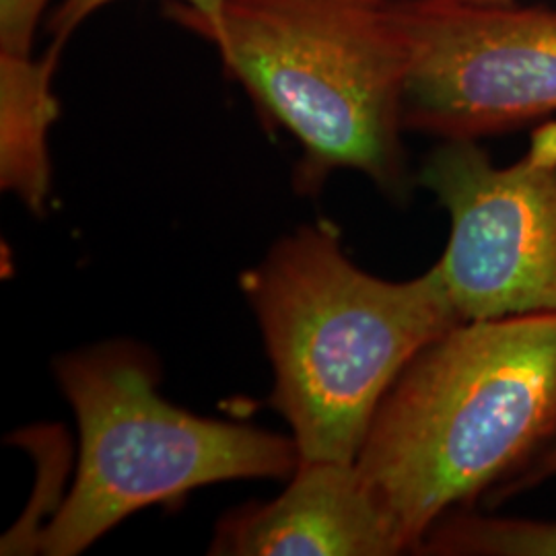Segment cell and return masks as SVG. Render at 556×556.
I'll list each match as a JSON object with an SVG mask.
<instances>
[{
	"instance_id": "cell-1",
	"label": "cell",
	"mask_w": 556,
	"mask_h": 556,
	"mask_svg": "<svg viewBox=\"0 0 556 556\" xmlns=\"http://www.w3.org/2000/svg\"><path fill=\"white\" fill-rule=\"evenodd\" d=\"M556 439V314L459 321L379 404L358 475L408 553L456 505L497 491Z\"/></svg>"
},
{
	"instance_id": "cell-2",
	"label": "cell",
	"mask_w": 556,
	"mask_h": 556,
	"mask_svg": "<svg viewBox=\"0 0 556 556\" xmlns=\"http://www.w3.org/2000/svg\"><path fill=\"white\" fill-rule=\"evenodd\" d=\"M241 289L275 367L273 404L301 459L355 464L408 363L464 321L435 266L402 282L371 277L326 223L278 241Z\"/></svg>"
},
{
	"instance_id": "cell-3",
	"label": "cell",
	"mask_w": 556,
	"mask_h": 556,
	"mask_svg": "<svg viewBox=\"0 0 556 556\" xmlns=\"http://www.w3.org/2000/svg\"><path fill=\"white\" fill-rule=\"evenodd\" d=\"M199 36L298 140L301 194H316L337 169L361 172L392 199L408 194L397 0H227Z\"/></svg>"
},
{
	"instance_id": "cell-4",
	"label": "cell",
	"mask_w": 556,
	"mask_h": 556,
	"mask_svg": "<svg viewBox=\"0 0 556 556\" xmlns=\"http://www.w3.org/2000/svg\"><path fill=\"white\" fill-rule=\"evenodd\" d=\"M60 388L79 420L71 495L41 530L38 551L79 555L124 517L239 478H287L295 439L197 417L157 392V363L130 342H105L59 358Z\"/></svg>"
},
{
	"instance_id": "cell-5",
	"label": "cell",
	"mask_w": 556,
	"mask_h": 556,
	"mask_svg": "<svg viewBox=\"0 0 556 556\" xmlns=\"http://www.w3.org/2000/svg\"><path fill=\"white\" fill-rule=\"evenodd\" d=\"M418 184L450 215L435 268L459 318L556 314V119L509 165L478 140H441Z\"/></svg>"
},
{
	"instance_id": "cell-6",
	"label": "cell",
	"mask_w": 556,
	"mask_h": 556,
	"mask_svg": "<svg viewBox=\"0 0 556 556\" xmlns=\"http://www.w3.org/2000/svg\"><path fill=\"white\" fill-rule=\"evenodd\" d=\"M397 17L406 130L480 140L556 116V9L397 0Z\"/></svg>"
},
{
	"instance_id": "cell-7",
	"label": "cell",
	"mask_w": 556,
	"mask_h": 556,
	"mask_svg": "<svg viewBox=\"0 0 556 556\" xmlns=\"http://www.w3.org/2000/svg\"><path fill=\"white\" fill-rule=\"evenodd\" d=\"M396 521L355 464L301 459L287 491L220 521L211 555L394 556Z\"/></svg>"
},
{
	"instance_id": "cell-8",
	"label": "cell",
	"mask_w": 556,
	"mask_h": 556,
	"mask_svg": "<svg viewBox=\"0 0 556 556\" xmlns=\"http://www.w3.org/2000/svg\"><path fill=\"white\" fill-rule=\"evenodd\" d=\"M59 54H0V186L43 215L50 190L48 132L59 118L52 79Z\"/></svg>"
},
{
	"instance_id": "cell-9",
	"label": "cell",
	"mask_w": 556,
	"mask_h": 556,
	"mask_svg": "<svg viewBox=\"0 0 556 556\" xmlns=\"http://www.w3.org/2000/svg\"><path fill=\"white\" fill-rule=\"evenodd\" d=\"M417 555L556 556V521L456 511L418 542Z\"/></svg>"
},
{
	"instance_id": "cell-10",
	"label": "cell",
	"mask_w": 556,
	"mask_h": 556,
	"mask_svg": "<svg viewBox=\"0 0 556 556\" xmlns=\"http://www.w3.org/2000/svg\"><path fill=\"white\" fill-rule=\"evenodd\" d=\"M118 0H64L60 9L54 11L50 20V34L52 46L50 52L59 54L64 43L71 40V36L79 29L80 25L89 17H93L98 11L108 4H114ZM167 15L194 34H199L206 27H213L219 21L220 13L227 4V0H167Z\"/></svg>"
},
{
	"instance_id": "cell-11",
	"label": "cell",
	"mask_w": 556,
	"mask_h": 556,
	"mask_svg": "<svg viewBox=\"0 0 556 556\" xmlns=\"http://www.w3.org/2000/svg\"><path fill=\"white\" fill-rule=\"evenodd\" d=\"M52 0H0V54L34 56L41 15Z\"/></svg>"
},
{
	"instance_id": "cell-12",
	"label": "cell",
	"mask_w": 556,
	"mask_h": 556,
	"mask_svg": "<svg viewBox=\"0 0 556 556\" xmlns=\"http://www.w3.org/2000/svg\"><path fill=\"white\" fill-rule=\"evenodd\" d=\"M556 477V439L540 454L534 457L517 477L507 480L505 484H501L497 491H493L495 501H505V498L519 495L528 489H534L538 484L551 480Z\"/></svg>"
},
{
	"instance_id": "cell-13",
	"label": "cell",
	"mask_w": 556,
	"mask_h": 556,
	"mask_svg": "<svg viewBox=\"0 0 556 556\" xmlns=\"http://www.w3.org/2000/svg\"><path fill=\"white\" fill-rule=\"evenodd\" d=\"M468 2H477V4H493V7H503V4H514L517 0H468Z\"/></svg>"
}]
</instances>
